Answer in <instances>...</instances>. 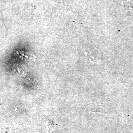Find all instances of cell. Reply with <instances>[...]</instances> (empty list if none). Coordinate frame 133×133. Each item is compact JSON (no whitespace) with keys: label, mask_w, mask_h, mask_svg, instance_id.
Segmentation results:
<instances>
[{"label":"cell","mask_w":133,"mask_h":133,"mask_svg":"<svg viewBox=\"0 0 133 133\" xmlns=\"http://www.w3.org/2000/svg\"><path fill=\"white\" fill-rule=\"evenodd\" d=\"M2 25H3V21H2V19L1 18V17L0 16V28L2 27Z\"/></svg>","instance_id":"3"},{"label":"cell","mask_w":133,"mask_h":133,"mask_svg":"<svg viewBox=\"0 0 133 133\" xmlns=\"http://www.w3.org/2000/svg\"><path fill=\"white\" fill-rule=\"evenodd\" d=\"M18 53L19 55L21 57H24L26 58H28V59H33V58H34V56L33 55H32L31 54H29L28 53H24V52H20Z\"/></svg>","instance_id":"2"},{"label":"cell","mask_w":133,"mask_h":133,"mask_svg":"<svg viewBox=\"0 0 133 133\" xmlns=\"http://www.w3.org/2000/svg\"><path fill=\"white\" fill-rule=\"evenodd\" d=\"M124 5L130 12L133 13V0H123Z\"/></svg>","instance_id":"1"}]
</instances>
